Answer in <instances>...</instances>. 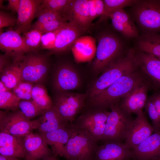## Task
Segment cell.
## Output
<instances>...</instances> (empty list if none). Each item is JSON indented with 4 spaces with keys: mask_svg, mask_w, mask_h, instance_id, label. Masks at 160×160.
Listing matches in <instances>:
<instances>
[{
    "mask_svg": "<svg viewBox=\"0 0 160 160\" xmlns=\"http://www.w3.org/2000/svg\"><path fill=\"white\" fill-rule=\"evenodd\" d=\"M6 9L14 12H18L20 0H8Z\"/></svg>",
    "mask_w": 160,
    "mask_h": 160,
    "instance_id": "43",
    "label": "cell"
},
{
    "mask_svg": "<svg viewBox=\"0 0 160 160\" xmlns=\"http://www.w3.org/2000/svg\"><path fill=\"white\" fill-rule=\"evenodd\" d=\"M136 52L140 69L153 83L160 87V60L150 54Z\"/></svg>",
    "mask_w": 160,
    "mask_h": 160,
    "instance_id": "26",
    "label": "cell"
},
{
    "mask_svg": "<svg viewBox=\"0 0 160 160\" xmlns=\"http://www.w3.org/2000/svg\"><path fill=\"white\" fill-rule=\"evenodd\" d=\"M125 39L110 30L102 31L98 39L93 65L94 71H103L112 63L124 56L129 49Z\"/></svg>",
    "mask_w": 160,
    "mask_h": 160,
    "instance_id": "2",
    "label": "cell"
},
{
    "mask_svg": "<svg viewBox=\"0 0 160 160\" xmlns=\"http://www.w3.org/2000/svg\"><path fill=\"white\" fill-rule=\"evenodd\" d=\"M156 108L160 118V90L150 96Z\"/></svg>",
    "mask_w": 160,
    "mask_h": 160,
    "instance_id": "42",
    "label": "cell"
},
{
    "mask_svg": "<svg viewBox=\"0 0 160 160\" xmlns=\"http://www.w3.org/2000/svg\"><path fill=\"white\" fill-rule=\"evenodd\" d=\"M36 16L38 19L31 28L41 25L52 20L64 18L59 13L39 7Z\"/></svg>",
    "mask_w": 160,
    "mask_h": 160,
    "instance_id": "36",
    "label": "cell"
},
{
    "mask_svg": "<svg viewBox=\"0 0 160 160\" xmlns=\"http://www.w3.org/2000/svg\"><path fill=\"white\" fill-rule=\"evenodd\" d=\"M23 142L26 153L25 160H39L54 156L51 148L39 133H29L23 137Z\"/></svg>",
    "mask_w": 160,
    "mask_h": 160,
    "instance_id": "14",
    "label": "cell"
},
{
    "mask_svg": "<svg viewBox=\"0 0 160 160\" xmlns=\"http://www.w3.org/2000/svg\"><path fill=\"white\" fill-rule=\"evenodd\" d=\"M80 84L79 75L72 65L64 63L57 67L54 74L53 84L58 92L75 90Z\"/></svg>",
    "mask_w": 160,
    "mask_h": 160,
    "instance_id": "13",
    "label": "cell"
},
{
    "mask_svg": "<svg viewBox=\"0 0 160 160\" xmlns=\"http://www.w3.org/2000/svg\"><path fill=\"white\" fill-rule=\"evenodd\" d=\"M17 19L10 14L2 11H0V29L4 27H12L16 25Z\"/></svg>",
    "mask_w": 160,
    "mask_h": 160,
    "instance_id": "40",
    "label": "cell"
},
{
    "mask_svg": "<svg viewBox=\"0 0 160 160\" xmlns=\"http://www.w3.org/2000/svg\"><path fill=\"white\" fill-rule=\"evenodd\" d=\"M33 130L31 121L26 118L18 109L0 111V132L24 137Z\"/></svg>",
    "mask_w": 160,
    "mask_h": 160,
    "instance_id": "10",
    "label": "cell"
},
{
    "mask_svg": "<svg viewBox=\"0 0 160 160\" xmlns=\"http://www.w3.org/2000/svg\"><path fill=\"white\" fill-rule=\"evenodd\" d=\"M72 1L70 0H42L40 7L59 13L64 18Z\"/></svg>",
    "mask_w": 160,
    "mask_h": 160,
    "instance_id": "32",
    "label": "cell"
},
{
    "mask_svg": "<svg viewBox=\"0 0 160 160\" xmlns=\"http://www.w3.org/2000/svg\"><path fill=\"white\" fill-rule=\"evenodd\" d=\"M0 160H22V159L15 157L7 156L0 155Z\"/></svg>",
    "mask_w": 160,
    "mask_h": 160,
    "instance_id": "45",
    "label": "cell"
},
{
    "mask_svg": "<svg viewBox=\"0 0 160 160\" xmlns=\"http://www.w3.org/2000/svg\"><path fill=\"white\" fill-rule=\"evenodd\" d=\"M23 137H18L0 132V155L14 156L25 160Z\"/></svg>",
    "mask_w": 160,
    "mask_h": 160,
    "instance_id": "24",
    "label": "cell"
},
{
    "mask_svg": "<svg viewBox=\"0 0 160 160\" xmlns=\"http://www.w3.org/2000/svg\"><path fill=\"white\" fill-rule=\"evenodd\" d=\"M74 129L72 123L55 130L46 133H39L48 145L50 146L54 156L64 157L65 147Z\"/></svg>",
    "mask_w": 160,
    "mask_h": 160,
    "instance_id": "18",
    "label": "cell"
},
{
    "mask_svg": "<svg viewBox=\"0 0 160 160\" xmlns=\"http://www.w3.org/2000/svg\"><path fill=\"white\" fill-rule=\"evenodd\" d=\"M87 132L74 127L64 149L67 160H93L99 145Z\"/></svg>",
    "mask_w": 160,
    "mask_h": 160,
    "instance_id": "5",
    "label": "cell"
},
{
    "mask_svg": "<svg viewBox=\"0 0 160 160\" xmlns=\"http://www.w3.org/2000/svg\"><path fill=\"white\" fill-rule=\"evenodd\" d=\"M109 112L106 110L89 109L72 124L75 127L87 132L99 142L104 134Z\"/></svg>",
    "mask_w": 160,
    "mask_h": 160,
    "instance_id": "9",
    "label": "cell"
},
{
    "mask_svg": "<svg viewBox=\"0 0 160 160\" xmlns=\"http://www.w3.org/2000/svg\"><path fill=\"white\" fill-rule=\"evenodd\" d=\"M131 150L124 142H109L99 146L93 160H130Z\"/></svg>",
    "mask_w": 160,
    "mask_h": 160,
    "instance_id": "17",
    "label": "cell"
},
{
    "mask_svg": "<svg viewBox=\"0 0 160 160\" xmlns=\"http://www.w3.org/2000/svg\"><path fill=\"white\" fill-rule=\"evenodd\" d=\"M140 68L136 51L133 48H129L124 56L105 69L93 83L88 92L89 99L105 89L122 76Z\"/></svg>",
    "mask_w": 160,
    "mask_h": 160,
    "instance_id": "3",
    "label": "cell"
},
{
    "mask_svg": "<svg viewBox=\"0 0 160 160\" xmlns=\"http://www.w3.org/2000/svg\"><path fill=\"white\" fill-rule=\"evenodd\" d=\"M132 121L127 132L124 143L131 150L141 143L154 132L143 111Z\"/></svg>",
    "mask_w": 160,
    "mask_h": 160,
    "instance_id": "12",
    "label": "cell"
},
{
    "mask_svg": "<svg viewBox=\"0 0 160 160\" xmlns=\"http://www.w3.org/2000/svg\"><path fill=\"white\" fill-rule=\"evenodd\" d=\"M144 109H145L152 123L154 132L160 131V118L153 102L148 97Z\"/></svg>",
    "mask_w": 160,
    "mask_h": 160,
    "instance_id": "37",
    "label": "cell"
},
{
    "mask_svg": "<svg viewBox=\"0 0 160 160\" xmlns=\"http://www.w3.org/2000/svg\"><path fill=\"white\" fill-rule=\"evenodd\" d=\"M134 160H150L160 158V131L154 132L146 140L131 150Z\"/></svg>",
    "mask_w": 160,
    "mask_h": 160,
    "instance_id": "21",
    "label": "cell"
},
{
    "mask_svg": "<svg viewBox=\"0 0 160 160\" xmlns=\"http://www.w3.org/2000/svg\"><path fill=\"white\" fill-rule=\"evenodd\" d=\"M84 31L72 21H69L63 27L56 37L54 47L50 51L59 52L71 47L76 40Z\"/></svg>",
    "mask_w": 160,
    "mask_h": 160,
    "instance_id": "22",
    "label": "cell"
},
{
    "mask_svg": "<svg viewBox=\"0 0 160 160\" xmlns=\"http://www.w3.org/2000/svg\"><path fill=\"white\" fill-rule=\"evenodd\" d=\"M109 18L113 28L125 39H134L140 36L136 25L129 14L124 9L114 12Z\"/></svg>",
    "mask_w": 160,
    "mask_h": 160,
    "instance_id": "16",
    "label": "cell"
},
{
    "mask_svg": "<svg viewBox=\"0 0 160 160\" xmlns=\"http://www.w3.org/2000/svg\"><path fill=\"white\" fill-rule=\"evenodd\" d=\"M31 122L33 130H37L39 133L51 132L71 123L62 118L53 105L36 119L31 120Z\"/></svg>",
    "mask_w": 160,
    "mask_h": 160,
    "instance_id": "19",
    "label": "cell"
},
{
    "mask_svg": "<svg viewBox=\"0 0 160 160\" xmlns=\"http://www.w3.org/2000/svg\"><path fill=\"white\" fill-rule=\"evenodd\" d=\"M128 13L140 35L160 33V0H136Z\"/></svg>",
    "mask_w": 160,
    "mask_h": 160,
    "instance_id": "4",
    "label": "cell"
},
{
    "mask_svg": "<svg viewBox=\"0 0 160 160\" xmlns=\"http://www.w3.org/2000/svg\"><path fill=\"white\" fill-rule=\"evenodd\" d=\"M151 81L144 83L136 88L128 95L119 102L120 106L129 113L137 115L143 112L148 97V93L154 87Z\"/></svg>",
    "mask_w": 160,
    "mask_h": 160,
    "instance_id": "15",
    "label": "cell"
},
{
    "mask_svg": "<svg viewBox=\"0 0 160 160\" xmlns=\"http://www.w3.org/2000/svg\"><path fill=\"white\" fill-rule=\"evenodd\" d=\"M86 97L84 94L58 92L52 100L53 105L64 120L72 123L84 108Z\"/></svg>",
    "mask_w": 160,
    "mask_h": 160,
    "instance_id": "8",
    "label": "cell"
},
{
    "mask_svg": "<svg viewBox=\"0 0 160 160\" xmlns=\"http://www.w3.org/2000/svg\"><path fill=\"white\" fill-rule=\"evenodd\" d=\"M20 100L12 91L0 93V109L1 110L8 111L17 110Z\"/></svg>",
    "mask_w": 160,
    "mask_h": 160,
    "instance_id": "33",
    "label": "cell"
},
{
    "mask_svg": "<svg viewBox=\"0 0 160 160\" xmlns=\"http://www.w3.org/2000/svg\"><path fill=\"white\" fill-rule=\"evenodd\" d=\"M22 80L21 69L19 62L9 63L0 71V81L12 91Z\"/></svg>",
    "mask_w": 160,
    "mask_h": 160,
    "instance_id": "28",
    "label": "cell"
},
{
    "mask_svg": "<svg viewBox=\"0 0 160 160\" xmlns=\"http://www.w3.org/2000/svg\"><path fill=\"white\" fill-rule=\"evenodd\" d=\"M42 0H20L15 30L20 34L28 31Z\"/></svg>",
    "mask_w": 160,
    "mask_h": 160,
    "instance_id": "20",
    "label": "cell"
},
{
    "mask_svg": "<svg viewBox=\"0 0 160 160\" xmlns=\"http://www.w3.org/2000/svg\"><path fill=\"white\" fill-rule=\"evenodd\" d=\"M96 13L97 17H100L103 14L104 10L103 0H95Z\"/></svg>",
    "mask_w": 160,
    "mask_h": 160,
    "instance_id": "44",
    "label": "cell"
},
{
    "mask_svg": "<svg viewBox=\"0 0 160 160\" xmlns=\"http://www.w3.org/2000/svg\"><path fill=\"white\" fill-rule=\"evenodd\" d=\"M65 18L58 19L50 21L41 25L31 29H35L40 31L42 34L58 29L65 25L68 22Z\"/></svg>",
    "mask_w": 160,
    "mask_h": 160,
    "instance_id": "38",
    "label": "cell"
},
{
    "mask_svg": "<svg viewBox=\"0 0 160 160\" xmlns=\"http://www.w3.org/2000/svg\"><path fill=\"white\" fill-rule=\"evenodd\" d=\"M62 28L42 34L41 40V46L42 49H48L50 51L53 49L57 34Z\"/></svg>",
    "mask_w": 160,
    "mask_h": 160,
    "instance_id": "39",
    "label": "cell"
},
{
    "mask_svg": "<svg viewBox=\"0 0 160 160\" xmlns=\"http://www.w3.org/2000/svg\"><path fill=\"white\" fill-rule=\"evenodd\" d=\"M39 160H59L56 158V157L52 156L50 157H47L44 159H42Z\"/></svg>",
    "mask_w": 160,
    "mask_h": 160,
    "instance_id": "47",
    "label": "cell"
},
{
    "mask_svg": "<svg viewBox=\"0 0 160 160\" xmlns=\"http://www.w3.org/2000/svg\"><path fill=\"white\" fill-rule=\"evenodd\" d=\"M150 160H160V158H156L153 159H151Z\"/></svg>",
    "mask_w": 160,
    "mask_h": 160,
    "instance_id": "48",
    "label": "cell"
},
{
    "mask_svg": "<svg viewBox=\"0 0 160 160\" xmlns=\"http://www.w3.org/2000/svg\"><path fill=\"white\" fill-rule=\"evenodd\" d=\"M136 0H103L104 12L100 17L98 23H101L109 18V15L116 11L127 7H131Z\"/></svg>",
    "mask_w": 160,
    "mask_h": 160,
    "instance_id": "29",
    "label": "cell"
},
{
    "mask_svg": "<svg viewBox=\"0 0 160 160\" xmlns=\"http://www.w3.org/2000/svg\"><path fill=\"white\" fill-rule=\"evenodd\" d=\"M97 47L95 39L90 36H80L71 47L75 61L77 63L89 61L96 55Z\"/></svg>",
    "mask_w": 160,
    "mask_h": 160,
    "instance_id": "23",
    "label": "cell"
},
{
    "mask_svg": "<svg viewBox=\"0 0 160 160\" xmlns=\"http://www.w3.org/2000/svg\"><path fill=\"white\" fill-rule=\"evenodd\" d=\"M34 84L23 80L12 90V92L21 100H32V91Z\"/></svg>",
    "mask_w": 160,
    "mask_h": 160,
    "instance_id": "35",
    "label": "cell"
},
{
    "mask_svg": "<svg viewBox=\"0 0 160 160\" xmlns=\"http://www.w3.org/2000/svg\"><path fill=\"white\" fill-rule=\"evenodd\" d=\"M69 21H72L84 32L89 28L88 0H73L65 17Z\"/></svg>",
    "mask_w": 160,
    "mask_h": 160,
    "instance_id": "25",
    "label": "cell"
},
{
    "mask_svg": "<svg viewBox=\"0 0 160 160\" xmlns=\"http://www.w3.org/2000/svg\"><path fill=\"white\" fill-rule=\"evenodd\" d=\"M12 91L7 87L1 81H0V93Z\"/></svg>",
    "mask_w": 160,
    "mask_h": 160,
    "instance_id": "46",
    "label": "cell"
},
{
    "mask_svg": "<svg viewBox=\"0 0 160 160\" xmlns=\"http://www.w3.org/2000/svg\"><path fill=\"white\" fill-rule=\"evenodd\" d=\"M42 33L35 29H31L23 33L24 43L30 52L35 51L41 45Z\"/></svg>",
    "mask_w": 160,
    "mask_h": 160,
    "instance_id": "34",
    "label": "cell"
},
{
    "mask_svg": "<svg viewBox=\"0 0 160 160\" xmlns=\"http://www.w3.org/2000/svg\"><path fill=\"white\" fill-rule=\"evenodd\" d=\"M32 100L40 107L47 110L53 105L52 100L45 87L41 84H35L32 91Z\"/></svg>",
    "mask_w": 160,
    "mask_h": 160,
    "instance_id": "30",
    "label": "cell"
},
{
    "mask_svg": "<svg viewBox=\"0 0 160 160\" xmlns=\"http://www.w3.org/2000/svg\"><path fill=\"white\" fill-rule=\"evenodd\" d=\"M88 8L89 20L91 23L93 20L97 17L95 0H88Z\"/></svg>",
    "mask_w": 160,
    "mask_h": 160,
    "instance_id": "41",
    "label": "cell"
},
{
    "mask_svg": "<svg viewBox=\"0 0 160 160\" xmlns=\"http://www.w3.org/2000/svg\"><path fill=\"white\" fill-rule=\"evenodd\" d=\"M0 49L16 63L20 62L27 53L30 52L23 37L11 28L5 32H0Z\"/></svg>",
    "mask_w": 160,
    "mask_h": 160,
    "instance_id": "11",
    "label": "cell"
},
{
    "mask_svg": "<svg viewBox=\"0 0 160 160\" xmlns=\"http://www.w3.org/2000/svg\"><path fill=\"white\" fill-rule=\"evenodd\" d=\"M19 63L22 80L34 84H40L46 78L49 69L47 56L35 51L27 53Z\"/></svg>",
    "mask_w": 160,
    "mask_h": 160,
    "instance_id": "7",
    "label": "cell"
},
{
    "mask_svg": "<svg viewBox=\"0 0 160 160\" xmlns=\"http://www.w3.org/2000/svg\"><path fill=\"white\" fill-rule=\"evenodd\" d=\"M151 81L140 68L122 76L108 87L89 99V109L106 110L128 95L141 84Z\"/></svg>",
    "mask_w": 160,
    "mask_h": 160,
    "instance_id": "1",
    "label": "cell"
},
{
    "mask_svg": "<svg viewBox=\"0 0 160 160\" xmlns=\"http://www.w3.org/2000/svg\"><path fill=\"white\" fill-rule=\"evenodd\" d=\"M133 40L136 52L150 54L160 60V33L140 35Z\"/></svg>",
    "mask_w": 160,
    "mask_h": 160,
    "instance_id": "27",
    "label": "cell"
},
{
    "mask_svg": "<svg viewBox=\"0 0 160 160\" xmlns=\"http://www.w3.org/2000/svg\"><path fill=\"white\" fill-rule=\"evenodd\" d=\"M18 110L26 118L31 121L38 117L46 111L32 100H21L19 104Z\"/></svg>",
    "mask_w": 160,
    "mask_h": 160,
    "instance_id": "31",
    "label": "cell"
},
{
    "mask_svg": "<svg viewBox=\"0 0 160 160\" xmlns=\"http://www.w3.org/2000/svg\"><path fill=\"white\" fill-rule=\"evenodd\" d=\"M119 102L110 106L102 143L124 142L127 132L133 120L131 114L120 106Z\"/></svg>",
    "mask_w": 160,
    "mask_h": 160,
    "instance_id": "6",
    "label": "cell"
}]
</instances>
